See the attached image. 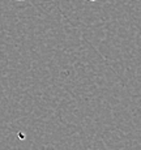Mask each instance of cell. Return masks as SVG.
Segmentation results:
<instances>
[{"instance_id":"7a4b0ae2","label":"cell","mask_w":141,"mask_h":150,"mask_svg":"<svg viewBox=\"0 0 141 150\" xmlns=\"http://www.w3.org/2000/svg\"><path fill=\"white\" fill-rule=\"evenodd\" d=\"M89 1H97V0H89Z\"/></svg>"},{"instance_id":"6da1fadb","label":"cell","mask_w":141,"mask_h":150,"mask_svg":"<svg viewBox=\"0 0 141 150\" xmlns=\"http://www.w3.org/2000/svg\"><path fill=\"white\" fill-rule=\"evenodd\" d=\"M14 1H26V0H14Z\"/></svg>"}]
</instances>
